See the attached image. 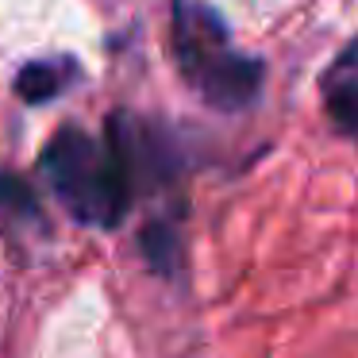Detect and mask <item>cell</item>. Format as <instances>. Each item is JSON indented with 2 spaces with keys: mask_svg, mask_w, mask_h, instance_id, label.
Here are the masks:
<instances>
[{
  "mask_svg": "<svg viewBox=\"0 0 358 358\" xmlns=\"http://www.w3.org/2000/svg\"><path fill=\"white\" fill-rule=\"evenodd\" d=\"M139 243H143V255H147V262L155 266L158 273H173V270H178L181 247H178V235H173V227L150 224V227H143Z\"/></svg>",
  "mask_w": 358,
  "mask_h": 358,
  "instance_id": "277c9868",
  "label": "cell"
},
{
  "mask_svg": "<svg viewBox=\"0 0 358 358\" xmlns=\"http://www.w3.org/2000/svg\"><path fill=\"white\" fill-rule=\"evenodd\" d=\"M327 116L339 131H347L350 139H358V73H335L327 81Z\"/></svg>",
  "mask_w": 358,
  "mask_h": 358,
  "instance_id": "3957f363",
  "label": "cell"
},
{
  "mask_svg": "<svg viewBox=\"0 0 358 358\" xmlns=\"http://www.w3.org/2000/svg\"><path fill=\"white\" fill-rule=\"evenodd\" d=\"M0 212H8L12 220H35L39 216V196L20 173H0Z\"/></svg>",
  "mask_w": 358,
  "mask_h": 358,
  "instance_id": "5b68a950",
  "label": "cell"
},
{
  "mask_svg": "<svg viewBox=\"0 0 358 358\" xmlns=\"http://www.w3.org/2000/svg\"><path fill=\"white\" fill-rule=\"evenodd\" d=\"M62 89V73L55 70V66H47V62H31V66H24L20 70V78H16V93L24 96L27 104H43V101H50V96Z\"/></svg>",
  "mask_w": 358,
  "mask_h": 358,
  "instance_id": "8992f818",
  "label": "cell"
},
{
  "mask_svg": "<svg viewBox=\"0 0 358 358\" xmlns=\"http://www.w3.org/2000/svg\"><path fill=\"white\" fill-rule=\"evenodd\" d=\"M173 55L212 108H247L262 89V62L231 47L227 24L196 0H173Z\"/></svg>",
  "mask_w": 358,
  "mask_h": 358,
  "instance_id": "6da1fadb",
  "label": "cell"
},
{
  "mask_svg": "<svg viewBox=\"0 0 358 358\" xmlns=\"http://www.w3.org/2000/svg\"><path fill=\"white\" fill-rule=\"evenodd\" d=\"M43 173L58 201L85 224L112 227L131 201V173L108 139L96 143L81 127H62L43 147Z\"/></svg>",
  "mask_w": 358,
  "mask_h": 358,
  "instance_id": "7a4b0ae2",
  "label": "cell"
}]
</instances>
